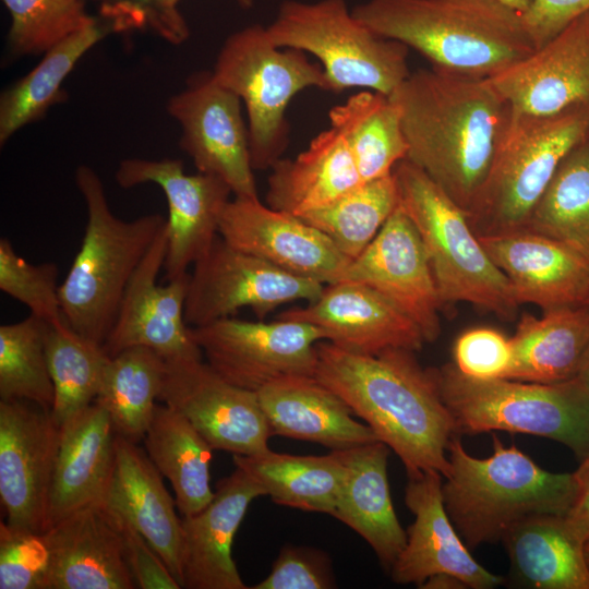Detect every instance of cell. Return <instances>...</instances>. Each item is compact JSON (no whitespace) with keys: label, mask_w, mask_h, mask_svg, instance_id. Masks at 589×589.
<instances>
[{"label":"cell","mask_w":589,"mask_h":589,"mask_svg":"<svg viewBox=\"0 0 589 589\" xmlns=\"http://www.w3.org/2000/svg\"><path fill=\"white\" fill-rule=\"evenodd\" d=\"M388 96L400 112L406 159L467 212L512 120L509 103L490 79L432 67L410 72Z\"/></svg>","instance_id":"1"},{"label":"cell","mask_w":589,"mask_h":589,"mask_svg":"<svg viewBox=\"0 0 589 589\" xmlns=\"http://www.w3.org/2000/svg\"><path fill=\"white\" fill-rule=\"evenodd\" d=\"M316 350L315 377L400 458L407 473L448 476L447 445L456 434L437 369L422 368L414 351L401 348L360 354L321 340Z\"/></svg>","instance_id":"2"},{"label":"cell","mask_w":589,"mask_h":589,"mask_svg":"<svg viewBox=\"0 0 589 589\" xmlns=\"http://www.w3.org/2000/svg\"><path fill=\"white\" fill-rule=\"evenodd\" d=\"M352 13L454 75L492 79L537 49L521 14L497 0H368Z\"/></svg>","instance_id":"3"},{"label":"cell","mask_w":589,"mask_h":589,"mask_svg":"<svg viewBox=\"0 0 589 589\" xmlns=\"http://www.w3.org/2000/svg\"><path fill=\"white\" fill-rule=\"evenodd\" d=\"M488 458L469 455L457 437L447 445L450 470L442 484L445 509L469 549L502 541L518 521L539 515L565 517L580 481L574 472H551L515 444L492 435Z\"/></svg>","instance_id":"4"},{"label":"cell","mask_w":589,"mask_h":589,"mask_svg":"<svg viewBox=\"0 0 589 589\" xmlns=\"http://www.w3.org/2000/svg\"><path fill=\"white\" fill-rule=\"evenodd\" d=\"M75 183L86 204L87 223L81 247L60 284L61 309L69 327L103 346L125 289L166 218L160 214L118 218L103 181L86 165L77 167Z\"/></svg>","instance_id":"5"},{"label":"cell","mask_w":589,"mask_h":589,"mask_svg":"<svg viewBox=\"0 0 589 589\" xmlns=\"http://www.w3.org/2000/svg\"><path fill=\"white\" fill-rule=\"evenodd\" d=\"M455 434L525 433L558 442L584 460L589 455V389L576 377L560 383L480 380L454 363L437 369Z\"/></svg>","instance_id":"6"},{"label":"cell","mask_w":589,"mask_h":589,"mask_svg":"<svg viewBox=\"0 0 589 589\" xmlns=\"http://www.w3.org/2000/svg\"><path fill=\"white\" fill-rule=\"evenodd\" d=\"M399 205L425 248L441 301L468 302L505 321L515 318L510 284L472 230L467 212L407 159L393 169Z\"/></svg>","instance_id":"7"},{"label":"cell","mask_w":589,"mask_h":589,"mask_svg":"<svg viewBox=\"0 0 589 589\" xmlns=\"http://www.w3.org/2000/svg\"><path fill=\"white\" fill-rule=\"evenodd\" d=\"M589 135V107L553 116L513 112L488 177L467 211L478 237L524 229L557 167Z\"/></svg>","instance_id":"8"},{"label":"cell","mask_w":589,"mask_h":589,"mask_svg":"<svg viewBox=\"0 0 589 589\" xmlns=\"http://www.w3.org/2000/svg\"><path fill=\"white\" fill-rule=\"evenodd\" d=\"M212 72L245 107L254 170L271 169L283 158L289 144L286 111L291 99L310 87L327 92L320 63L311 62L303 51L275 46L259 24L225 40Z\"/></svg>","instance_id":"9"},{"label":"cell","mask_w":589,"mask_h":589,"mask_svg":"<svg viewBox=\"0 0 589 589\" xmlns=\"http://www.w3.org/2000/svg\"><path fill=\"white\" fill-rule=\"evenodd\" d=\"M266 32L279 48L313 55L327 92L359 87L388 96L410 74L409 48L370 29L345 0H286Z\"/></svg>","instance_id":"10"},{"label":"cell","mask_w":589,"mask_h":589,"mask_svg":"<svg viewBox=\"0 0 589 589\" xmlns=\"http://www.w3.org/2000/svg\"><path fill=\"white\" fill-rule=\"evenodd\" d=\"M207 363L229 383L257 393L286 376L315 375L318 341L324 334L304 322H252L225 317L190 326Z\"/></svg>","instance_id":"11"},{"label":"cell","mask_w":589,"mask_h":589,"mask_svg":"<svg viewBox=\"0 0 589 589\" xmlns=\"http://www.w3.org/2000/svg\"><path fill=\"white\" fill-rule=\"evenodd\" d=\"M192 266L184 306L189 326L230 317L242 308L262 320L281 304L313 302L325 287L240 251L220 236Z\"/></svg>","instance_id":"12"},{"label":"cell","mask_w":589,"mask_h":589,"mask_svg":"<svg viewBox=\"0 0 589 589\" xmlns=\"http://www.w3.org/2000/svg\"><path fill=\"white\" fill-rule=\"evenodd\" d=\"M158 401L184 417L213 449L243 456L269 449L273 433L257 393L229 383L202 359L165 360Z\"/></svg>","instance_id":"13"},{"label":"cell","mask_w":589,"mask_h":589,"mask_svg":"<svg viewBox=\"0 0 589 589\" xmlns=\"http://www.w3.org/2000/svg\"><path fill=\"white\" fill-rule=\"evenodd\" d=\"M241 103L212 71H203L169 98L167 111L180 123V147L199 172L225 181L233 196L259 197Z\"/></svg>","instance_id":"14"},{"label":"cell","mask_w":589,"mask_h":589,"mask_svg":"<svg viewBox=\"0 0 589 589\" xmlns=\"http://www.w3.org/2000/svg\"><path fill=\"white\" fill-rule=\"evenodd\" d=\"M61 426L34 402L0 400V500L7 524L37 533L49 508Z\"/></svg>","instance_id":"15"},{"label":"cell","mask_w":589,"mask_h":589,"mask_svg":"<svg viewBox=\"0 0 589 589\" xmlns=\"http://www.w3.org/2000/svg\"><path fill=\"white\" fill-rule=\"evenodd\" d=\"M115 178L124 189L155 183L168 204L165 280L188 274L219 236V221L232 194L221 179L197 172L187 175L180 159L127 158L120 161Z\"/></svg>","instance_id":"16"},{"label":"cell","mask_w":589,"mask_h":589,"mask_svg":"<svg viewBox=\"0 0 589 589\" xmlns=\"http://www.w3.org/2000/svg\"><path fill=\"white\" fill-rule=\"evenodd\" d=\"M167 224L132 276L104 342L108 357L146 347L164 360L202 359L184 316L189 273L159 285L167 252Z\"/></svg>","instance_id":"17"},{"label":"cell","mask_w":589,"mask_h":589,"mask_svg":"<svg viewBox=\"0 0 589 589\" xmlns=\"http://www.w3.org/2000/svg\"><path fill=\"white\" fill-rule=\"evenodd\" d=\"M341 280L378 292L420 328L425 342L438 338L443 303L421 237L399 204L372 242L350 261Z\"/></svg>","instance_id":"18"},{"label":"cell","mask_w":589,"mask_h":589,"mask_svg":"<svg viewBox=\"0 0 589 589\" xmlns=\"http://www.w3.org/2000/svg\"><path fill=\"white\" fill-rule=\"evenodd\" d=\"M219 236L240 251L324 285L340 281L351 261L321 230L259 197L233 196L220 217Z\"/></svg>","instance_id":"19"},{"label":"cell","mask_w":589,"mask_h":589,"mask_svg":"<svg viewBox=\"0 0 589 589\" xmlns=\"http://www.w3.org/2000/svg\"><path fill=\"white\" fill-rule=\"evenodd\" d=\"M405 503L414 516L407 542L390 576L398 585L420 587L429 577L449 574L467 588L490 589L503 578L480 565L454 527L443 502L442 474L435 470L408 472Z\"/></svg>","instance_id":"20"},{"label":"cell","mask_w":589,"mask_h":589,"mask_svg":"<svg viewBox=\"0 0 589 589\" xmlns=\"http://www.w3.org/2000/svg\"><path fill=\"white\" fill-rule=\"evenodd\" d=\"M490 80L515 113L542 117L589 107V12Z\"/></svg>","instance_id":"21"},{"label":"cell","mask_w":589,"mask_h":589,"mask_svg":"<svg viewBox=\"0 0 589 589\" xmlns=\"http://www.w3.org/2000/svg\"><path fill=\"white\" fill-rule=\"evenodd\" d=\"M276 318L314 325L324 340L360 354L389 348L416 352L425 342L407 315L372 288L351 280L325 285L316 300L283 311Z\"/></svg>","instance_id":"22"},{"label":"cell","mask_w":589,"mask_h":589,"mask_svg":"<svg viewBox=\"0 0 589 589\" xmlns=\"http://www.w3.org/2000/svg\"><path fill=\"white\" fill-rule=\"evenodd\" d=\"M50 552L46 589H133L122 519L104 501L65 516L44 532Z\"/></svg>","instance_id":"23"},{"label":"cell","mask_w":589,"mask_h":589,"mask_svg":"<svg viewBox=\"0 0 589 589\" xmlns=\"http://www.w3.org/2000/svg\"><path fill=\"white\" fill-rule=\"evenodd\" d=\"M517 303L545 311L587 304L589 260L544 235L519 229L479 237Z\"/></svg>","instance_id":"24"},{"label":"cell","mask_w":589,"mask_h":589,"mask_svg":"<svg viewBox=\"0 0 589 589\" xmlns=\"http://www.w3.org/2000/svg\"><path fill=\"white\" fill-rule=\"evenodd\" d=\"M265 495L250 474L236 467L218 481L206 507L182 516V588H248L232 558V543L251 502Z\"/></svg>","instance_id":"25"},{"label":"cell","mask_w":589,"mask_h":589,"mask_svg":"<svg viewBox=\"0 0 589 589\" xmlns=\"http://www.w3.org/2000/svg\"><path fill=\"white\" fill-rule=\"evenodd\" d=\"M161 476L143 448L117 434L104 502L147 540L182 588V518Z\"/></svg>","instance_id":"26"},{"label":"cell","mask_w":589,"mask_h":589,"mask_svg":"<svg viewBox=\"0 0 589 589\" xmlns=\"http://www.w3.org/2000/svg\"><path fill=\"white\" fill-rule=\"evenodd\" d=\"M257 397L273 435L314 442L332 450L378 441L315 375L281 377L262 387Z\"/></svg>","instance_id":"27"},{"label":"cell","mask_w":589,"mask_h":589,"mask_svg":"<svg viewBox=\"0 0 589 589\" xmlns=\"http://www.w3.org/2000/svg\"><path fill=\"white\" fill-rule=\"evenodd\" d=\"M116 436L109 414L96 402L61 426L50 527L79 508L104 501L115 467Z\"/></svg>","instance_id":"28"},{"label":"cell","mask_w":589,"mask_h":589,"mask_svg":"<svg viewBox=\"0 0 589 589\" xmlns=\"http://www.w3.org/2000/svg\"><path fill=\"white\" fill-rule=\"evenodd\" d=\"M389 449L375 441L346 450V473L333 514L370 544L388 570L407 542L389 491Z\"/></svg>","instance_id":"29"},{"label":"cell","mask_w":589,"mask_h":589,"mask_svg":"<svg viewBox=\"0 0 589 589\" xmlns=\"http://www.w3.org/2000/svg\"><path fill=\"white\" fill-rule=\"evenodd\" d=\"M362 183L342 136L332 127L320 132L294 158H280L267 178L266 204L303 217L328 206Z\"/></svg>","instance_id":"30"},{"label":"cell","mask_w":589,"mask_h":589,"mask_svg":"<svg viewBox=\"0 0 589 589\" xmlns=\"http://www.w3.org/2000/svg\"><path fill=\"white\" fill-rule=\"evenodd\" d=\"M510 564V578L534 589H589L585 543L565 517L539 515L512 526L502 541Z\"/></svg>","instance_id":"31"},{"label":"cell","mask_w":589,"mask_h":589,"mask_svg":"<svg viewBox=\"0 0 589 589\" xmlns=\"http://www.w3.org/2000/svg\"><path fill=\"white\" fill-rule=\"evenodd\" d=\"M505 378L560 383L576 377L589 349V304L525 313L510 337Z\"/></svg>","instance_id":"32"},{"label":"cell","mask_w":589,"mask_h":589,"mask_svg":"<svg viewBox=\"0 0 589 589\" xmlns=\"http://www.w3.org/2000/svg\"><path fill=\"white\" fill-rule=\"evenodd\" d=\"M346 450L300 456L267 449L251 456L232 455V460L276 504L333 516L346 473Z\"/></svg>","instance_id":"33"},{"label":"cell","mask_w":589,"mask_h":589,"mask_svg":"<svg viewBox=\"0 0 589 589\" xmlns=\"http://www.w3.org/2000/svg\"><path fill=\"white\" fill-rule=\"evenodd\" d=\"M143 441L153 464L170 481L182 516L196 514L212 502L213 448L184 417L157 402Z\"/></svg>","instance_id":"34"},{"label":"cell","mask_w":589,"mask_h":589,"mask_svg":"<svg viewBox=\"0 0 589 589\" xmlns=\"http://www.w3.org/2000/svg\"><path fill=\"white\" fill-rule=\"evenodd\" d=\"M328 117L350 149L362 182L390 175L407 158L400 112L389 96L363 89L332 107Z\"/></svg>","instance_id":"35"},{"label":"cell","mask_w":589,"mask_h":589,"mask_svg":"<svg viewBox=\"0 0 589 589\" xmlns=\"http://www.w3.org/2000/svg\"><path fill=\"white\" fill-rule=\"evenodd\" d=\"M111 32L104 17L68 36L46 51L40 62L0 97V144L16 131L40 119L55 104L64 99L61 85L79 60Z\"/></svg>","instance_id":"36"},{"label":"cell","mask_w":589,"mask_h":589,"mask_svg":"<svg viewBox=\"0 0 589 589\" xmlns=\"http://www.w3.org/2000/svg\"><path fill=\"white\" fill-rule=\"evenodd\" d=\"M164 373L165 360L146 347L109 358L95 402L107 411L118 435L134 443L144 438Z\"/></svg>","instance_id":"37"},{"label":"cell","mask_w":589,"mask_h":589,"mask_svg":"<svg viewBox=\"0 0 589 589\" xmlns=\"http://www.w3.org/2000/svg\"><path fill=\"white\" fill-rule=\"evenodd\" d=\"M524 229L562 242L589 260V135L563 158Z\"/></svg>","instance_id":"38"},{"label":"cell","mask_w":589,"mask_h":589,"mask_svg":"<svg viewBox=\"0 0 589 589\" xmlns=\"http://www.w3.org/2000/svg\"><path fill=\"white\" fill-rule=\"evenodd\" d=\"M46 353L55 392L51 413L62 426L95 402L110 357L65 322L48 323Z\"/></svg>","instance_id":"39"},{"label":"cell","mask_w":589,"mask_h":589,"mask_svg":"<svg viewBox=\"0 0 589 589\" xmlns=\"http://www.w3.org/2000/svg\"><path fill=\"white\" fill-rule=\"evenodd\" d=\"M398 204V187L392 172L362 182L328 206L301 218L353 260L372 242Z\"/></svg>","instance_id":"40"},{"label":"cell","mask_w":589,"mask_h":589,"mask_svg":"<svg viewBox=\"0 0 589 589\" xmlns=\"http://www.w3.org/2000/svg\"><path fill=\"white\" fill-rule=\"evenodd\" d=\"M47 328L48 323L34 314L0 326V400H26L51 410Z\"/></svg>","instance_id":"41"},{"label":"cell","mask_w":589,"mask_h":589,"mask_svg":"<svg viewBox=\"0 0 589 589\" xmlns=\"http://www.w3.org/2000/svg\"><path fill=\"white\" fill-rule=\"evenodd\" d=\"M11 17L8 48L12 56L45 53L88 26L95 16L85 0H2Z\"/></svg>","instance_id":"42"},{"label":"cell","mask_w":589,"mask_h":589,"mask_svg":"<svg viewBox=\"0 0 589 589\" xmlns=\"http://www.w3.org/2000/svg\"><path fill=\"white\" fill-rule=\"evenodd\" d=\"M59 268L52 262L28 263L7 238L0 239V289L26 305L49 324L65 322L58 284Z\"/></svg>","instance_id":"43"},{"label":"cell","mask_w":589,"mask_h":589,"mask_svg":"<svg viewBox=\"0 0 589 589\" xmlns=\"http://www.w3.org/2000/svg\"><path fill=\"white\" fill-rule=\"evenodd\" d=\"M49 564L44 533L0 524V589H46Z\"/></svg>","instance_id":"44"},{"label":"cell","mask_w":589,"mask_h":589,"mask_svg":"<svg viewBox=\"0 0 589 589\" xmlns=\"http://www.w3.org/2000/svg\"><path fill=\"white\" fill-rule=\"evenodd\" d=\"M100 16L116 32L149 28L163 39L179 45L189 38L190 29L178 5L168 0H95Z\"/></svg>","instance_id":"45"},{"label":"cell","mask_w":589,"mask_h":589,"mask_svg":"<svg viewBox=\"0 0 589 589\" xmlns=\"http://www.w3.org/2000/svg\"><path fill=\"white\" fill-rule=\"evenodd\" d=\"M336 581L329 556L308 546H285L272 570L251 589H329Z\"/></svg>","instance_id":"46"},{"label":"cell","mask_w":589,"mask_h":589,"mask_svg":"<svg viewBox=\"0 0 589 589\" xmlns=\"http://www.w3.org/2000/svg\"><path fill=\"white\" fill-rule=\"evenodd\" d=\"M510 361V338L493 328L466 330L454 345V364L473 378H505Z\"/></svg>","instance_id":"47"},{"label":"cell","mask_w":589,"mask_h":589,"mask_svg":"<svg viewBox=\"0 0 589 589\" xmlns=\"http://www.w3.org/2000/svg\"><path fill=\"white\" fill-rule=\"evenodd\" d=\"M125 556L136 588L179 589V581L171 574L147 540L122 517Z\"/></svg>","instance_id":"48"},{"label":"cell","mask_w":589,"mask_h":589,"mask_svg":"<svg viewBox=\"0 0 589 589\" xmlns=\"http://www.w3.org/2000/svg\"><path fill=\"white\" fill-rule=\"evenodd\" d=\"M587 12L589 0H531L521 16L536 48H540Z\"/></svg>","instance_id":"49"},{"label":"cell","mask_w":589,"mask_h":589,"mask_svg":"<svg viewBox=\"0 0 589 589\" xmlns=\"http://www.w3.org/2000/svg\"><path fill=\"white\" fill-rule=\"evenodd\" d=\"M575 473L580 481V491L565 520L569 529L585 543L589 540V468Z\"/></svg>","instance_id":"50"},{"label":"cell","mask_w":589,"mask_h":589,"mask_svg":"<svg viewBox=\"0 0 589 589\" xmlns=\"http://www.w3.org/2000/svg\"><path fill=\"white\" fill-rule=\"evenodd\" d=\"M419 588L424 589H460L467 588L464 581L449 574H436L429 577Z\"/></svg>","instance_id":"51"},{"label":"cell","mask_w":589,"mask_h":589,"mask_svg":"<svg viewBox=\"0 0 589 589\" xmlns=\"http://www.w3.org/2000/svg\"><path fill=\"white\" fill-rule=\"evenodd\" d=\"M576 378H578L589 389V349L584 358Z\"/></svg>","instance_id":"52"},{"label":"cell","mask_w":589,"mask_h":589,"mask_svg":"<svg viewBox=\"0 0 589 589\" xmlns=\"http://www.w3.org/2000/svg\"><path fill=\"white\" fill-rule=\"evenodd\" d=\"M497 1L519 12L520 14H522L524 12L528 10L531 2V0H497Z\"/></svg>","instance_id":"53"},{"label":"cell","mask_w":589,"mask_h":589,"mask_svg":"<svg viewBox=\"0 0 589 589\" xmlns=\"http://www.w3.org/2000/svg\"><path fill=\"white\" fill-rule=\"evenodd\" d=\"M173 5H178L180 0H168ZM242 8H251L255 0H235Z\"/></svg>","instance_id":"54"},{"label":"cell","mask_w":589,"mask_h":589,"mask_svg":"<svg viewBox=\"0 0 589 589\" xmlns=\"http://www.w3.org/2000/svg\"><path fill=\"white\" fill-rule=\"evenodd\" d=\"M588 468H589V455L584 460H581L580 466L578 467L576 472H582Z\"/></svg>","instance_id":"55"},{"label":"cell","mask_w":589,"mask_h":589,"mask_svg":"<svg viewBox=\"0 0 589 589\" xmlns=\"http://www.w3.org/2000/svg\"><path fill=\"white\" fill-rule=\"evenodd\" d=\"M585 555H586V560H587L588 565H589V540H587L585 542Z\"/></svg>","instance_id":"56"},{"label":"cell","mask_w":589,"mask_h":589,"mask_svg":"<svg viewBox=\"0 0 589 589\" xmlns=\"http://www.w3.org/2000/svg\"><path fill=\"white\" fill-rule=\"evenodd\" d=\"M587 304H589V297H588V299H587Z\"/></svg>","instance_id":"57"}]
</instances>
